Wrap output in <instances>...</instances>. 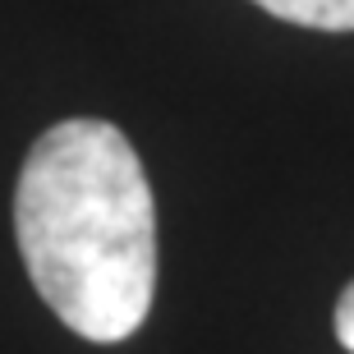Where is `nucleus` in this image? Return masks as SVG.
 I'll use <instances>...</instances> for the list:
<instances>
[{
    "label": "nucleus",
    "instance_id": "obj_2",
    "mask_svg": "<svg viewBox=\"0 0 354 354\" xmlns=\"http://www.w3.org/2000/svg\"><path fill=\"white\" fill-rule=\"evenodd\" d=\"M258 10L317 32H354V0H253Z\"/></svg>",
    "mask_w": 354,
    "mask_h": 354
},
{
    "label": "nucleus",
    "instance_id": "obj_1",
    "mask_svg": "<svg viewBox=\"0 0 354 354\" xmlns=\"http://www.w3.org/2000/svg\"><path fill=\"white\" fill-rule=\"evenodd\" d=\"M14 235L28 281L74 336L120 345L143 327L157 295V207L111 120H60L28 147Z\"/></svg>",
    "mask_w": 354,
    "mask_h": 354
},
{
    "label": "nucleus",
    "instance_id": "obj_3",
    "mask_svg": "<svg viewBox=\"0 0 354 354\" xmlns=\"http://www.w3.org/2000/svg\"><path fill=\"white\" fill-rule=\"evenodd\" d=\"M331 327H336V341L354 354V281L345 286L341 299H336V317H331Z\"/></svg>",
    "mask_w": 354,
    "mask_h": 354
}]
</instances>
